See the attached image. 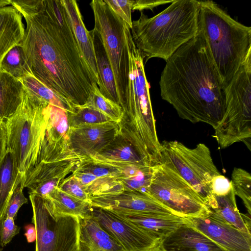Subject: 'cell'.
Segmentation results:
<instances>
[{
	"instance_id": "obj_33",
	"label": "cell",
	"mask_w": 251,
	"mask_h": 251,
	"mask_svg": "<svg viewBox=\"0 0 251 251\" xmlns=\"http://www.w3.org/2000/svg\"><path fill=\"white\" fill-rule=\"evenodd\" d=\"M87 104L105 114L113 121L119 123L122 119V107L118 104L102 95L97 84L93 85L92 96L89 102Z\"/></svg>"
},
{
	"instance_id": "obj_36",
	"label": "cell",
	"mask_w": 251,
	"mask_h": 251,
	"mask_svg": "<svg viewBox=\"0 0 251 251\" xmlns=\"http://www.w3.org/2000/svg\"><path fill=\"white\" fill-rule=\"evenodd\" d=\"M20 230V227L15 223V219L3 216L0 219V246H6Z\"/></svg>"
},
{
	"instance_id": "obj_41",
	"label": "cell",
	"mask_w": 251,
	"mask_h": 251,
	"mask_svg": "<svg viewBox=\"0 0 251 251\" xmlns=\"http://www.w3.org/2000/svg\"><path fill=\"white\" fill-rule=\"evenodd\" d=\"M151 251H161L159 249V247L157 249H156L154 250Z\"/></svg>"
},
{
	"instance_id": "obj_11",
	"label": "cell",
	"mask_w": 251,
	"mask_h": 251,
	"mask_svg": "<svg viewBox=\"0 0 251 251\" xmlns=\"http://www.w3.org/2000/svg\"><path fill=\"white\" fill-rule=\"evenodd\" d=\"M29 197L36 230L35 251H79V218L55 217L47 209L43 198L31 193Z\"/></svg>"
},
{
	"instance_id": "obj_18",
	"label": "cell",
	"mask_w": 251,
	"mask_h": 251,
	"mask_svg": "<svg viewBox=\"0 0 251 251\" xmlns=\"http://www.w3.org/2000/svg\"><path fill=\"white\" fill-rule=\"evenodd\" d=\"M78 249L79 251H125L101 227L94 213L90 218L79 219Z\"/></svg>"
},
{
	"instance_id": "obj_15",
	"label": "cell",
	"mask_w": 251,
	"mask_h": 251,
	"mask_svg": "<svg viewBox=\"0 0 251 251\" xmlns=\"http://www.w3.org/2000/svg\"><path fill=\"white\" fill-rule=\"evenodd\" d=\"M119 133V123L113 121L70 127L69 146L73 151L81 156H92L106 147Z\"/></svg>"
},
{
	"instance_id": "obj_10",
	"label": "cell",
	"mask_w": 251,
	"mask_h": 251,
	"mask_svg": "<svg viewBox=\"0 0 251 251\" xmlns=\"http://www.w3.org/2000/svg\"><path fill=\"white\" fill-rule=\"evenodd\" d=\"M147 192L183 219L208 215L202 197L172 168L162 163L152 167Z\"/></svg>"
},
{
	"instance_id": "obj_23",
	"label": "cell",
	"mask_w": 251,
	"mask_h": 251,
	"mask_svg": "<svg viewBox=\"0 0 251 251\" xmlns=\"http://www.w3.org/2000/svg\"><path fill=\"white\" fill-rule=\"evenodd\" d=\"M206 205L209 212L208 216L251 234L237 208L232 185L226 193L214 195Z\"/></svg>"
},
{
	"instance_id": "obj_19",
	"label": "cell",
	"mask_w": 251,
	"mask_h": 251,
	"mask_svg": "<svg viewBox=\"0 0 251 251\" xmlns=\"http://www.w3.org/2000/svg\"><path fill=\"white\" fill-rule=\"evenodd\" d=\"M69 17L75 38L85 62L97 85L98 77L93 39L83 23L76 1L75 0H61Z\"/></svg>"
},
{
	"instance_id": "obj_26",
	"label": "cell",
	"mask_w": 251,
	"mask_h": 251,
	"mask_svg": "<svg viewBox=\"0 0 251 251\" xmlns=\"http://www.w3.org/2000/svg\"><path fill=\"white\" fill-rule=\"evenodd\" d=\"M21 181L14 157L7 151L0 162V219L13 191Z\"/></svg>"
},
{
	"instance_id": "obj_38",
	"label": "cell",
	"mask_w": 251,
	"mask_h": 251,
	"mask_svg": "<svg viewBox=\"0 0 251 251\" xmlns=\"http://www.w3.org/2000/svg\"><path fill=\"white\" fill-rule=\"evenodd\" d=\"M172 0H134L132 10H139L142 12L145 9H151L159 5L172 3Z\"/></svg>"
},
{
	"instance_id": "obj_31",
	"label": "cell",
	"mask_w": 251,
	"mask_h": 251,
	"mask_svg": "<svg viewBox=\"0 0 251 251\" xmlns=\"http://www.w3.org/2000/svg\"><path fill=\"white\" fill-rule=\"evenodd\" d=\"M67 115L69 127L112 121L109 117L88 104L75 106L74 111L67 113Z\"/></svg>"
},
{
	"instance_id": "obj_32",
	"label": "cell",
	"mask_w": 251,
	"mask_h": 251,
	"mask_svg": "<svg viewBox=\"0 0 251 251\" xmlns=\"http://www.w3.org/2000/svg\"><path fill=\"white\" fill-rule=\"evenodd\" d=\"M231 183L235 196L240 197L251 215V176L241 168H234L231 174Z\"/></svg>"
},
{
	"instance_id": "obj_42",
	"label": "cell",
	"mask_w": 251,
	"mask_h": 251,
	"mask_svg": "<svg viewBox=\"0 0 251 251\" xmlns=\"http://www.w3.org/2000/svg\"></svg>"
},
{
	"instance_id": "obj_4",
	"label": "cell",
	"mask_w": 251,
	"mask_h": 251,
	"mask_svg": "<svg viewBox=\"0 0 251 251\" xmlns=\"http://www.w3.org/2000/svg\"><path fill=\"white\" fill-rule=\"evenodd\" d=\"M199 0H174L165 9L148 18L141 12L132 21V41L144 58L166 61L199 29Z\"/></svg>"
},
{
	"instance_id": "obj_27",
	"label": "cell",
	"mask_w": 251,
	"mask_h": 251,
	"mask_svg": "<svg viewBox=\"0 0 251 251\" xmlns=\"http://www.w3.org/2000/svg\"><path fill=\"white\" fill-rule=\"evenodd\" d=\"M72 174L86 187L90 198L114 195L124 191L122 182L115 177H98L76 169Z\"/></svg>"
},
{
	"instance_id": "obj_35",
	"label": "cell",
	"mask_w": 251,
	"mask_h": 251,
	"mask_svg": "<svg viewBox=\"0 0 251 251\" xmlns=\"http://www.w3.org/2000/svg\"><path fill=\"white\" fill-rule=\"evenodd\" d=\"M111 10L132 28L131 11L134 2L133 0H104Z\"/></svg>"
},
{
	"instance_id": "obj_6",
	"label": "cell",
	"mask_w": 251,
	"mask_h": 251,
	"mask_svg": "<svg viewBox=\"0 0 251 251\" xmlns=\"http://www.w3.org/2000/svg\"><path fill=\"white\" fill-rule=\"evenodd\" d=\"M48 104L25 88L22 103L6 121L7 151L14 157L21 176V182L37 163Z\"/></svg>"
},
{
	"instance_id": "obj_34",
	"label": "cell",
	"mask_w": 251,
	"mask_h": 251,
	"mask_svg": "<svg viewBox=\"0 0 251 251\" xmlns=\"http://www.w3.org/2000/svg\"><path fill=\"white\" fill-rule=\"evenodd\" d=\"M57 187L73 197L90 202V197L86 187L72 174L62 180Z\"/></svg>"
},
{
	"instance_id": "obj_12",
	"label": "cell",
	"mask_w": 251,
	"mask_h": 251,
	"mask_svg": "<svg viewBox=\"0 0 251 251\" xmlns=\"http://www.w3.org/2000/svg\"><path fill=\"white\" fill-rule=\"evenodd\" d=\"M93 208L100 225L125 251H151L159 247L160 240L132 222L113 211Z\"/></svg>"
},
{
	"instance_id": "obj_20",
	"label": "cell",
	"mask_w": 251,
	"mask_h": 251,
	"mask_svg": "<svg viewBox=\"0 0 251 251\" xmlns=\"http://www.w3.org/2000/svg\"><path fill=\"white\" fill-rule=\"evenodd\" d=\"M43 199L47 209L55 217L70 216L87 219L93 215L94 208L90 202L73 197L58 187Z\"/></svg>"
},
{
	"instance_id": "obj_17",
	"label": "cell",
	"mask_w": 251,
	"mask_h": 251,
	"mask_svg": "<svg viewBox=\"0 0 251 251\" xmlns=\"http://www.w3.org/2000/svg\"><path fill=\"white\" fill-rule=\"evenodd\" d=\"M159 249L161 251H226L184 222L161 241Z\"/></svg>"
},
{
	"instance_id": "obj_24",
	"label": "cell",
	"mask_w": 251,
	"mask_h": 251,
	"mask_svg": "<svg viewBox=\"0 0 251 251\" xmlns=\"http://www.w3.org/2000/svg\"><path fill=\"white\" fill-rule=\"evenodd\" d=\"M96 60L99 90L102 95L119 105L113 71L101 36L94 28L90 31Z\"/></svg>"
},
{
	"instance_id": "obj_9",
	"label": "cell",
	"mask_w": 251,
	"mask_h": 251,
	"mask_svg": "<svg viewBox=\"0 0 251 251\" xmlns=\"http://www.w3.org/2000/svg\"><path fill=\"white\" fill-rule=\"evenodd\" d=\"M94 28L100 34L110 63L119 100L123 108L126 102L129 76V56L126 29L127 25L103 0H93Z\"/></svg>"
},
{
	"instance_id": "obj_37",
	"label": "cell",
	"mask_w": 251,
	"mask_h": 251,
	"mask_svg": "<svg viewBox=\"0 0 251 251\" xmlns=\"http://www.w3.org/2000/svg\"><path fill=\"white\" fill-rule=\"evenodd\" d=\"M23 189L20 182L13 191L3 216L15 219L20 207L23 204L28 203V200L23 193Z\"/></svg>"
},
{
	"instance_id": "obj_3",
	"label": "cell",
	"mask_w": 251,
	"mask_h": 251,
	"mask_svg": "<svg viewBox=\"0 0 251 251\" xmlns=\"http://www.w3.org/2000/svg\"><path fill=\"white\" fill-rule=\"evenodd\" d=\"M126 34L130 62L129 85L119 123L120 133L133 145L146 164L153 166L159 163L161 143L145 72L144 58L132 41L128 25Z\"/></svg>"
},
{
	"instance_id": "obj_40",
	"label": "cell",
	"mask_w": 251,
	"mask_h": 251,
	"mask_svg": "<svg viewBox=\"0 0 251 251\" xmlns=\"http://www.w3.org/2000/svg\"><path fill=\"white\" fill-rule=\"evenodd\" d=\"M25 235L28 243H33L36 239V230L34 224H28L25 226Z\"/></svg>"
},
{
	"instance_id": "obj_1",
	"label": "cell",
	"mask_w": 251,
	"mask_h": 251,
	"mask_svg": "<svg viewBox=\"0 0 251 251\" xmlns=\"http://www.w3.org/2000/svg\"><path fill=\"white\" fill-rule=\"evenodd\" d=\"M20 13L25 22L20 45L32 75L74 105L88 103L97 82L61 0H44L40 10Z\"/></svg>"
},
{
	"instance_id": "obj_16",
	"label": "cell",
	"mask_w": 251,
	"mask_h": 251,
	"mask_svg": "<svg viewBox=\"0 0 251 251\" xmlns=\"http://www.w3.org/2000/svg\"><path fill=\"white\" fill-rule=\"evenodd\" d=\"M226 251H251V234L209 216L184 219Z\"/></svg>"
},
{
	"instance_id": "obj_22",
	"label": "cell",
	"mask_w": 251,
	"mask_h": 251,
	"mask_svg": "<svg viewBox=\"0 0 251 251\" xmlns=\"http://www.w3.org/2000/svg\"><path fill=\"white\" fill-rule=\"evenodd\" d=\"M25 30L23 16L15 7H0V63L11 49L20 44Z\"/></svg>"
},
{
	"instance_id": "obj_28",
	"label": "cell",
	"mask_w": 251,
	"mask_h": 251,
	"mask_svg": "<svg viewBox=\"0 0 251 251\" xmlns=\"http://www.w3.org/2000/svg\"><path fill=\"white\" fill-rule=\"evenodd\" d=\"M94 155L114 161L146 164L133 145L120 133Z\"/></svg>"
},
{
	"instance_id": "obj_7",
	"label": "cell",
	"mask_w": 251,
	"mask_h": 251,
	"mask_svg": "<svg viewBox=\"0 0 251 251\" xmlns=\"http://www.w3.org/2000/svg\"><path fill=\"white\" fill-rule=\"evenodd\" d=\"M225 112L214 129L221 149L243 142L251 151V52L225 88Z\"/></svg>"
},
{
	"instance_id": "obj_39",
	"label": "cell",
	"mask_w": 251,
	"mask_h": 251,
	"mask_svg": "<svg viewBox=\"0 0 251 251\" xmlns=\"http://www.w3.org/2000/svg\"><path fill=\"white\" fill-rule=\"evenodd\" d=\"M7 142L6 121L0 119V162L7 151Z\"/></svg>"
},
{
	"instance_id": "obj_5",
	"label": "cell",
	"mask_w": 251,
	"mask_h": 251,
	"mask_svg": "<svg viewBox=\"0 0 251 251\" xmlns=\"http://www.w3.org/2000/svg\"><path fill=\"white\" fill-rule=\"evenodd\" d=\"M199 2V28L225 89L251 51V27L232 18L213 1Z\"/></svg>"
},
{
	"instance_id": "obj_13",
	"label": "cell",
	"mask_w": 251,
	"mask_h": 251,
	"mask_svg": "<svg viewBox=\"0 0 251 251\" xmlns=\"http://www.w3.org/2000/svg\"><path fill=\"white\" fill-rule=\"evenodd\" d=\"M86 157L74 151L49 162L37 164L21 182L29 193L46 198L65 178L72 174L79 162Z\"/></svg>"
},
{
	"instance_id": "obj_29",
	"label": "cell",
	"mask_w": 251,
	"mask_h": 251,
	"mask_svg": "<svg viewBox=\"0 0 251 251\" xmlns=\"http://www.w3.org/2000/svg\"><path fill=\"white\" fill-rule=\"evenodd\" d=\"M20 80L28 91L40 99L50 105L64 110L67 113L74 111L75 105L68 100L57 95L32 74L23 77Z\"/></svg>"
},
{
	"instance_id": "obj_25",
	"label": "cell",
	"mask_w": 251,
	"mask_h": 251,
	"mask_svg": "<svg viewBox=\"0 0 251 251\" xmlns=\"http://www.w3.org/2000/svg\"><path fill=\"white\" fill-rule=\"evenodd\" d=\"M25 91L20 79L0 71V119L6 121L14 115L23 101Z\"/></svg>"
},
{
	"instance_id": "obj_2",
	"label": "cell",
	"mask_w": 251,
	"mask_h": 251,
	"mask_svg": "<svg viewBox=\"0 0 251 251\" xmlns=\"http://www.w3.org/2000/svg\"><path fill=\"white\" fill-rule=\"evenodd\" d=\"M166 62L159 81L162 99L181 119L216 128L225 112V89L200 29Z\"/></svg>"
},
{
	"instance_id": "obj_30",
	"label": "cell",
	"mask_w": 251,
	"mask_h": 251,
	"mask_svg": "<svg viewBox=\"0 0 251 251\" xmlns=\"http://www.w3.org/2000/svg\"><path fill=\"white\" fill-rule=\"evenodd\" d=\"M0 71L20 80L32 74L20 44L11 49L3 57L0 63Z\"/></svg>"
},
{
	"instance_id": "obj_14",
	"label": "cell",
	"mask_w": 251,
	"mask_h": 251,
	"mask_svg": "<svg viewBox=\"0 0 251 251\" xmlns=\"http://www.w3.org/2000/svg\"><path fill=\"white\" fill-rule=\"evenodd\" d=\"M90 202L94 207L116 213L175 215L147 192L124 190L114 195L91 197Z\"/></svg>"
},
{
	"instance_id": "obj_21",
	"label": "cell",
	"mask_w": 251,
	"mask_h": 251,
	"mask_svg": "<svg viewBox=\"0 0 251 251\" xmlns=\"http://www.w3.org/2000/svg\"><path fill=\"white\" fill-rule=\"evenodd\" d=\"M116 213L160 241L184 223V219L175 215L133 213Z\"/></svg>"
},
{
	"instance_id": "obj_8",
	"label": "cell",
	"mask_w": 251,
	"mask_h": 251,
	"mask_svg": "<svg viewBox=\"0 0 251 251\" xmlns=\"http://www.w3.org/2000/svg\"><path fill=\"white\" fill-rule=\"evenodd\" d=\"M159 163L176 171L202 197L205 204L213 198L215 180L221 174L204 144L189 148L177 141H164L161 143Z\"/></svg>"
}]
</instances>
